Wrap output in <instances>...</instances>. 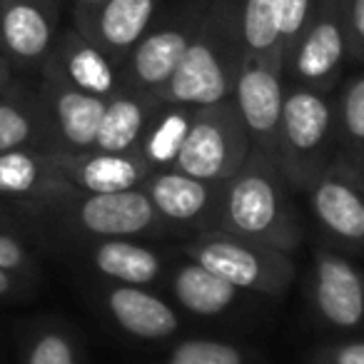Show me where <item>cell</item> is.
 I'll return each mask as SVG.
<instances>
[{
  "label": "cell",
  "instance_id": "cell-1",
  "mask_svg": "<svg viewBox=\"0 0 364 364\" xmlns=\"http://www.w3.org/2000/svg\"><path fill=\"white\" fill-rule=\"evenodd\" d=\"M292 195V185L277 162L252 152L223 182L213 230L294 255L304 240V230Z\"/></svg>",
  "mask_w": 364,
  "mask_h": 364
},
{
  "label": "cell",
  "instance_id": "cell-2",
  "mask_svg": "<svg viewBox=\"0 0 364 364\" xmlns=\"http://www.w3.org/2000/svg\"><path fill=\"white\" fill-rule=\"evenodd\" d=\"M245 58L247 50L240 28V0H208L162 100L190 107L228 100L232 97Z\"/></svg>",
  "mask_w": 364,
  "mask_h": 364
},
{
  "label": "cell",
  "instance_id": "cell-3",
  "mask_svg": "<svg viewBox=\"0 0 364 364\" xmlns=\"http://www.w3.org/2000/svg\"><path fill=\"white\" fill-rule=\"evenodd\" d=\"M337 155L332 92L287 82L277 140V165L294 193H307Z\"/></svg>",
  "mask_w": 364,
  "mask_h": 364
},
{
  "label": "cell",
  "instance_id": "cell-4",
  "mask_svg": "<svg viewBox=\"0 0 364 364\" xmlns=\"http://www.w3.org/2000/svg\"><path fill=\"white\" fill-rule=\"evenodd\" d=\"M33 223L38 228L48 225L77 245L110 237H157L170 228L155 213L142 188L122 193H73L38 213Z\"/></svg>",
  "mask_w": 364,
  "mask_h": 364
},
{
  "label": "cell",
  "instance_id": "cell-5",
  "mask_svg": "<svg viewBox=\"0 0 364 364\" xmlns=\"http://www.w3.org/2000/svg\"><path fill=\"white\" fill-rule=\"evenodd\" d=\"M180 252L218 272L245 294L282 297L297 277V264L289 252L218 230H205L185 240Z\"/></svg>",
  "mask_w": 364,
  "mask_h": 364
},
{
  "label": "cell",
  "instance_id": "cell-6",
  "mask_svg": "<svg viewBox=\"0 0 364 364\" xmlns=\"http://www.w3.org/2000/svg\"><path fill=\"white\" fill-rule=\"evenodd\" d=\"M252 155V140L232 97L195 107L175 170L208 182H228Z\"/></svg>",
  "mask_w": 364,
  "mask_h": 364
},
{
  "label": "cell",
  "instance_id": "cell-7",
  "mask_svg": "<svg viewBox=\"0 0 364 364\" xmlns=\"http://www.w3.org/2000/svg\"><path fill=\"white\" fill-rule=\"evenodd\" d=\"M347 65V0H314L307 26L284 58V77L294 85L332 92Z\"/></svg>",
  "mask_w": 364,
  "mask_h": 364
},
{
  "label": "cell",
  "instance_id": "cell-8",
  "mask_svg": "<svg viewBox=\"0 0 364 364\" xmlns=\"http://www.w3.org/2000/svg\"><path fill=\"white\" fill-rule=\"evenodd\" d=\"M203 8V0H177L175 8H162L122 60L127 87L162 97L193 41Z\"/></svg>",
  "mask_w": 364,
  "mask_h": 364
},
{
  "label": "cell",
  "instance_id": "cell-9",
  "mask_svg": "<svg viewBox=\"0 0 364 364\" xmlns=\"http://www.w3.org/2000/svg\"><path fill=\"white\" fill-rule=\"evenodd\" d=\"M284 92H287V77H284V63L279 58H245L242 70L235 82L232 100L250 132L252 152H259L269 160L277 157Z\"/></svg>",
  "mask_w": 364,
  "mask_h": 364
},
{
  "label": "cell",
  "instance_id": "cell-10",
  "mask_svg": "<svg viewBox=\"0 0 364 364\" xmlns=\"http://www.w3.org/2000/svg\"><path fill=\"white\" fill-rule=\"evenodd\" d=\"M63 0H3L0 13V55L18 75L41 73L50 58L63 26Z\"/></svg>",
  "mask_w": 364,
  "mask_h": 364
},
{
  "label": "cell",
  "instance_id": "cell-11",
  "mask_svg": "<svg viewBox=\"0 0 364 364\" xmlns=\"http://www.w3.org/2000/svg\"><path fill=\"white\" fill-rule=\"evenodd\" d=\"M309 302L322 324L339 332L364 327V272L339 250L314 247Z\"/></svg>",
  "mask_w": 364,
  "mask_h": 364
},
{
  "label": "cell",
  "instance_id": "cell-12",
  "mask_svg": "<svg viewBox=\"0 0 364 364\" xmlns=\"http://www.w3.org/2000/svg\"><path fill=\"white\" fill-rule=\"evenodd\" d=\"M38 75L55 77L102 100L127 87L122 63H117L110 53L102 50L92 38L77 31L73 23L60 33L50 58Z\"/></svg>",
  "mask_w": 364,
  "mask_h": 364
},
{
  "label": "cell",
  "instance_id": "cell-13",
  "mask_svg": "<svg viewBox=\"0 0 364 364\" xmlns=\"http://www.w3.org/2000/svg\"><path fill=\"white\" fill-rule=\"evenodd\" d=\"M77 193L53 162L50 150L18 147L0 152V203L36 218L58 200Z\"/></svg>",
  "mask_w": 364,
  "mask_h": 364
},
{
  "label": "cell",
  "instance_id": "cell-14",
  "mask_svg": "<svg viewBox=\"0 0 364 364\" xmlns=\"http://www.w3.org/2000/svg\"><path fill=\"white\" fill-rule=\"evenodd\" d=\"M38 90H41L48 135H50V150H92L107 100L87 95L77 87L48 75H38Z\"/></svg>",
  "mask_w": 364,
  "mask_h": 364
},
{
  "label": "cell",
  "instance_id": "cell-15",
  "mask_svg": "<svg viewBox=\"0 0 364 364\" xmlns=\"http://www.w3.org/2000/svg\"><path fill=\"white\" fill-rule=\"evenodd\" d=\"M317 225L344 250L364 252V182L332 162L304 193Z\"/></svg>",
  "mask_w": 364,
  "mask_h": 364
},
{
  "label": "cell",
  "instance_id": "cell-16",
  "mask_svg": "<svg viewBox=\"0 0 364 364\" xmlns=\"http://www.w3.org/2000/svg\"><path fill=\"white\" fill-rule=\"evenodd\" d=\"M97 302L107 319L137 342H165L182 327L175 304L150 287L105 282L97 289Z\"/></svg>",
  "mask_w": 364,
  "mask_h": 364
},
{
  "label": "cell",
  "instance_id": "cell-17",
  "mask_svg": "<svg viewBox=\"0 0 364 364\" xmlns=\"http://www.w3.org/2000/svg\"><path fill=\"white\" fill-rule=\"evenodd\" d=\"M142 190L155 213L170 228H195L198 232L213 230L223 182H208L182 170H155Z\"/></svg>",
  "mask_w": 364,
  "mask_h": 364
},
{
  "label": "cell",
  "instance_id": "cell-18",
  "mask_svg": "<svg viewBox=\"0 0 364 364\" xmlns=\"http://www.w3.org/2000/svg\"><path fill=\"white\" fill-rule=\"evenodd\" d=\"M53 152L58 172L77 193H122L137 190L152 175V167L137 152Z\"/></svg>",
  "mask_w": 364,
  "mask_h": 364
},
{
  "label": "cell",
  "instance_id": "cell-19",
  "mask_svg": "<svg viewBox=\"0 0 364 364\" xmlns=\"http://www.w3.org/2000/svg\"><path fill=\"white\" fill-rule=\"evenodd\" d=\"M90 269L105 282L152 287L162 282L170 269V259L155 245L140 237H110L80 242Z\"/></svg>",
  "mask_w": 364,
  "mask_h": 364
},
{
  "label": "cell",
  "instance_id": "cell-20",
  "mask_svg": "<svg viewBox=\"0 0 364 364\" xmlns=\"http://www.w3.org/2000/svg\"><path fill=\"white\" fill-rule=\"evenodd\" d=\"M165 279L172 304L195 317H223L245 297L242 289L182 252L172 259Z\"/></svg>",
  "mask_w": 364,
  "mask_h": 364
},
{
  "label": "cell",
  "instance_id": "cell-21",
  "mask_svg": "<svg viewBox=\"0 0 364 364\" xmlns=\"http://www.w3.org/2000/svg\"><path fill=\"white\" fill-rule=\"evenodd\" d=\"M162 8L165 0H105L95 16L77 31H82L117 63H122L132 46L152 26V21L160 16Z\"/></svg>",
  "mask_w": 364,
  "mask_h": 364
},
{
  "label": "cell",
  "instance_id": "cell-22",
  "mask_svg": "<svg viewBox=\"0 0 364 364\" xmlns=\"http://www.w3.org/2000/svg\"><path fill=\"white\" fill-rule=\"evenodd\" d=\"M162 97L125 87L117 95L107 97L100 130L92 150L105 152H137L155 112L160 110Z\"/></svg>",
  "mask_w": 364,
  "mask_h": 364
},
{
  "label": "cell",
  "instance_id": "cell-23",
  "mask_svg": "<svg viewBox=\"0 0 364 364\" xmlns=\"http://www.w3.org/2000/svg\"><path fill=\"white\" fill-rule=\"evenodd\" d=\"M18 147H41L50 150L46 112H43L38 77H18L0 95V152Z\"/></svg>",
  "mask_w": 364,
  "mask_h": 364
},
{
  "label": "cell",
  "instance_id": "cell-24",
  "mask_svg": "<svg viewBox=\"0 0 364 364\" xmlns=\"http://www.w3.org/2000/svg\"><path fill=\"white\" fill-rule=\"evenodd\" d=\"M31 228L36 223L26 213L0 203V269L33 292L43 279V264Z\"/></svg>",
  "mask_w": 364,
  "mask_h": 364
},
{
  "label": "cell",
  "instance_id": "cell-25",
  "mask_svg": "<svg viewBox=\"0 0 364 364\" xmlns=\"http://www.w3.org/2000/svg\"><path fill=\"white\" fill-rule=\"evenodd\" d=\"M334 132L337 155L334 162L344 170L364 175V70L344 80L334 100Z\"/></svg>",
  "mask_w": 364,
  "mask_h": 364
},
{
  "label": "cell",
  "instance_id": "cell-26",
  "mask_svg": "<svg viewBox=\"0 0 364 364\" xmlns=\"http://www.w3.org/2000/svg\"><path fill=\"white\" fill-rule=\"evenodd\" d=\"M195 107L177 105V102H162L155 112L145 137H142L137 155L152 167V170H170L175 167L185 137H188L190 122H193Z\"/></svg>",
  "mask_w": 364,
  "mask_h": 364
},
{
  "label": "cell",
  "instance_id": "cell-27",
  "mask_svg": "<svg viewBox=\"0 0 364 364\" xmlns=\"http://www.w3.org/2000/svg\"><path fill=\"white\" fill-rule=\"evenodd\" d=\"M240 28L247 55H272L284 63L279 0H240Z\"/></svg>",
  "mask_w": 364,
  "mask_h": 364
},
{
  "label": "cell",
  "instance_id": "cell-28",
  "mask_svg": "<svg viewBox=\"0 0 364 364\" xmlns=\"http://www.w3.org/2000/svg\"><path fill=\"white\" fill-rule=\"evenodd\" d=\"M21 364H85L80 342L60 322H38L28 334Z\"/></svg>",
  "mask_w": 364,
  "mask_h": 364
},
{
  "label": "cell",
  "instance_id": "cell-29",
  "mask_svg": "<svg viewBox=\"0 0 364 364\" xmlns=\"http://www.w3.org/2000/svg\"><path fill=\"white\" fill-rule=\"evenodd\" d=\"M162 364H250V354L242 344L228 339L188 337L170 344Z\"/></svg>",
  "mask_w": 364,
  "mask_h": 364
},
{
  "label": "cell",
  "instance_id": "cell-30",
  "mask_svg": "<svg viewBox=\"0 0 364 364\" xmlns=\"http://www.w3.org/2000/svg\"><path fill=\"white\" fill-rule=\"evenodd\" d=\"M314 0H279V38H282V53L287 58L292 43L307 26L312 16Z\"/></svg>",
  "mask_w": 364,
  "mask_h": 364
},
{
  "label": "cell",
  "instance_id": "cell-31",
  "mask_svg": "<svg viewBox=\"0 0 364 364\" xmlns=\"http://www.w3.org/2000/svg\"><path fill=\"white\" fill-rule=\"evenodd\" d=\"M309 364H364V339H349V342L319 347L312 354Z\"/></svg>",
  "mask_w": 364,
  "mask_h": 364
},
{
  "label": "cell",
  "instance_id": "cell-32",
  "mask_svg": "<svg viewBox=\"0 0 364 364\" xmlns=\"http://www.w3.org/2000/svg\"><path fill=\"white\" fill-rule=\"evenodd\" d=\"M349 63L364 65V0H347Z\"/></svg>",
  "mask_w": 364,
  "mask_h": 364
},
{
  "label": "cell",
  "instance_id": "cell-33",
  "mask_svg": "<svg viewBox=\"0 0 364 364\" xmlns=\"http://www.w3.org/2000/svg\"><path fill=\"white\" fill-rule=\"evenodd\" d=\"M105 0H68V13H70V23L75 28H82L92 16L95 11L102 6Z\"/></svg>",
  "mask_w": 364,
  "mask_h": 364
},
{
  "label": "cell",
  "instance_id": "cell-34",
  "mask_svg": "<svg viewBox=\"0 0 364 364\" xmlns=\"http://www.w3.org/2000/svg\"><path fill=\"white\" fill-rule=\"evenodd\" d=\"M31 289L26 284H21L18 279H13L11 274H6L0 269V299H21V297H28Z\"/></svg>",
  "mask_w": 364,
  "mask_h": 364
},
{
  "label": "cell",
  "instance_id": "cell-35",
  "mask_svg": "<svg viewBox=\"0 0 364 364\" xmlns=\"http://www.w3.org/2000/svg\"><path fill=\"white\" fill-rule=\"evenodd\" d=\"M18 77H21V75H18L16 68L8 63V58L0 55V95H3V92H6L8 87H11L13 82L18 80Z\"/></svg>",
  "mask_w": 364,
  "mask_h": 364
},
{
  "label": "cell",
  "instance_id": "cell-36",
  "mask_svg": "<svg viewBox=\"0 0 364 364\" xmlns=\"http://www.w3.org/2000/svg\"><path fill=\"white\" fill-rule=\"evenodd\" d=\"M0 13H3V0H0Z\"/></svg>",
  "mask_w": 364,
  "mask_h": 364
},
{
  "label": "cell",
  "instance_id": "cell-37",
  "mask_svg": "<svg viewBox=\"0 0 364 364\" xmlns=\"http://www.w3.org/2000/svg\"><path fill=\"white\" fill-rule=\"evenodd\" d=\"M63 3H65V6H68V0H63Z\"/></svg>",
  "mask_w": 364,
  "mask_h": 364
},
{
  "label": "cell",
  "instance_id": "cell-38",
  "mask_svg": "<svg viewBox=\"0 0 364 364\" xmlns=\"http://www.w3.org/2000/svg\"><path fill=\"white\" fill-rule=\"evenodd\" d=\"M362 182H364V175H362Z\"/></svg>",
  "mask_w": 364,
  "mask_h": 364
}]
</instances>
